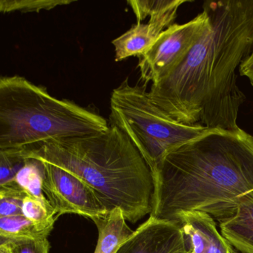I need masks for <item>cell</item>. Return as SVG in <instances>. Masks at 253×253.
I'll return each instance as SVG.
<instances>
[{"instance_id":"obj_1","label":"cell","mask_w":253,"mask_h":253,"mask_svg":"<svg viewBox=\"0 0 253 253\" xmlns=\"http://www.w3.org/2000/svg\"><path fill=\"white\" fill-rule=\"evenodd\" d=\"M204 35L180 66L149 91L173 119L208 128H238L245 94L237 69L253 51V0L207 1Z\"/></svg>"},{"instance_id":"obj_2","label":"cell","mask_w":253,"mask_h":253,"mask_svg":"<svg viewBox=\"0 0 253 253\" xmlns=\"http://www.w3.org/2000/svg\"><path fill=\"white\" fill-rule=\"evenodd\" d=\"M150 216L176 221L183 211L219 223L253 196V136L242 128H207L169 152L152 172Z\"/></svg>"},{"instance_id":"obj_3","label":"cell","mask_w":253,"mask_h":253,"mask_svg":"<svg viewBox=\"0 0 253 253\" xmlns=\"http://www.w3.org/2000/svg\"><path fill=\"white\" fill-rule=\"evenodd\" d=\"M63 169L86 183L109 212L118 208L137 223L152 210L153 177L128 136L116 126L86 137L51 140L19 151Z\"/></svg>"},{"instance_id":"obj_4","label":"cell","mask_w":253,"mask_h":253,"mask_svg":"<svg viewBox=\"0 0 253 253\" xmlns=\"http://www.w3.org/2000/svg\"><path fill=\"white\" fill-rule=\"evenodd\" d=\"M109 128L103 117L71 100L56 98L24 77L0 78V150H24Z\"/></svg>"},{"instance_id":"obj_5","label":"cell","mask_w":253,"mask_h":253,"mask_svg":"<svg viewBox=\"0 0 253 253\" xmlns=\"http://www.w3.org/2000/svg\"><path fill=\"white\" fill-rule=\"evenodd\" d=\"M110 109L112 125L128 136L152 172L169 152L208 128L173 119L151 100L146 85H131L128 78L112 91Z\"/></svg>"},{"instance_id":"obj_6","label":"cell","mask_w":253,"mask_h":253,"mask_svg":"<svg viewBox=\"0 0 253 253\" xmlns=\"http://www.w3.org/2000/svg\"><path fill=\"white\" fill-rule=\"evenodd\" d=\"M208 15L203 10L188 23H174L166 29L139 57L140 79L156 84L175 70L187 57L197 41L201 38L208 26Z\"/></svg>"},{"instance_id":"obj_7","label":"cell","mask_w":253,"mask_h":253,"mask_svg":"<svg viewBox=\"0 0 253 253\" xmlns=\"http://www.w3.org/2000/svg\"><path fill=\"white\" fill-rule=\"evenodd\" d=\"M43 163V192L57 218L62 214H78L93 220L109 213L86 183L60 167Z\"/></svg>"},{"instance_id":"obj_8","label":"cell","mask_w":253,"mask_h":253,"mask_svg":"<svg viewBox=\"0 0 253 253\" xmlns=\"http://www.w3.org/2000/svg\"><path fill=\"white\" fill-rule=\"evenodd\" d=\"M189 0H144L140 5L142 15L149 18L147 23H137L124 35L112 41L115 61L143 55L159 35L174 24L177 10Z\"/></svg>"},{"instance_id":"obj_9","label":"cell","mask_w":253,"mask_h":253,"mask_svg":"<svg viewBox=\"0 0 253 253\" xmlns=\"http://www.w3.org/2000/svg\"><path fill=\"white\" fill-rule=\"evenodd\" d=\"M116 253H189L180 222L149 216Z\"/></svg>"},{"instance_id":"obj_10","label":"cell","mask_w":253,"mask_h":253,"mask_svg":"<svg viewBox=\"0 0 253 253\" xmlns=\"http://www.w3.org/2000/svg\"><path fill=\"white\" fill-rule=\"evenodd\" d=\"M189 253H232V246L217 231L215 220L201 211H183L177 216Z\"/></svg>"},{"instance_id":"obj_11","label":"cell","mask_w":253,"mask_h":253,"mask_svg":"<svg viewBox=\"0 0 253 253\" xmlns=\"http://www.w3.org/2000/svg\"><path fill=\"white\" fill-rule=\"evenodd\" d=\"M220 233L241 253H253V196L243 200L235 214L220 223Z\"/></svg>"},{"instance_id":"obj_12","label":"cell","mask_w":253,"mask_h":253,"mask_svg":"<svg viewBox=\"0 0 253 253\" xmlns=\"http://www.w3.org/2000/svg\"><path fill=\"white\" fill-rule=\"evenodd\" d=\"M98 230V240L94 253H116L121 245L132 235L120 209L116 208L103 217L93 220Z\"/></svg>"},{"instance_id":"obj_13","label":"cell","mask_w":253,"mask_h":253,"mask_svg":"<svg viewBox=\"0 0 253 253\" xmlns=\"http://www.w3.org/2000/svg\"><path fill=\"white\" fill-rule=\"evenodd\" d=\"M44 163L35 158H26V164L17 173L14 182L26 195L52 208L44 194Z\"/></svg>"},{"instance_id":"obj_14","label":"cell","mask_w":253,"mask_h":253,"mask_svg":"<svg viewBox=\"0 0 253 253\" xmlns=\"http://www.w3.org/2000/svg\"><path fill=\"white\" fill-rule=\"evenodd\" d=\"M49 235L25 216L0 217V241L46 239Z\"/></svg>"},{"instance_id":"obj_15","label":"cell","mask_w":253,"mask_h":253,"mask_svg":"<svg viewBox=\"0 0 253 253\" xmlns=\"http://www.w3.org/2000/svg\"><path fill=\"white\" fill-rule=\"evenodd\" d=\"M22 212L41 230L50 234L54 229L57 219L55 212L52 208L47 207L41 201L27 195L23 201Z\"/></svg>"},{"instance_id":"obj_16","label":"cell","mask_w":253,"mask_h":253,"mask_svg":"<svg viewBox=\"0 0 253 253\" xmlns=\"http://www.w3.org/2000/svg\"><path fill=\"white\" fill-rule=\"evenodd\" d=\"M76 1L74 0H1L0 11L11 13L20 11L22 13L40 12L49 11L58 6L67 5Z\"/></svg>"},{"instance_id":"obj_17","label":"cell","mask_w":253,"mask_h":253,"mask_svg":"<svg viewBox=\"0 0 253 253\" xmlns=\"http://www.w3.org/2000/svg\"><path fill=\"white\" fill-rule=\"evenodd\" d=\"M26 196L15 182L0 186V217L23 215L22 208Z\"/></svg>"},{"instance_id":"obj_18","label":"cell","mask_w":253,"mask_h":253,"mask_svg":"<svg viewBox=\"0 0 253 253\" xmlns=\"http://www.w3.org/2000/svg\"><path fill=\"white\" fill-rule=\"evenodd\" d=\"M26 161L19 151L0 150V186L14 182Z\"/></svg>"},{"instance_id":"obj_19","label":"cell","mask_w":253,"mask_h":253,"mask_svg":"<svg viewBox=\"0 0 253 253\" xmlns=\"http://www.w3.org/2000/svg\"><path fill=\"white\" fill-rule=\"evenodd\" d=\"M8 244L14 253H49L50 244L46 239L0 241Z\"/></svg>"},{"instance_id":"obj_20","label":"cell","mask_w":253,"mask_h":253,"mask_svg":"<svg viewBox=\"0 0 253 253\" xmlns=\"http://www.w3.org/2000/svg\"><path fill=\"white\" fill-rule=\"evenodd\" d=\"M241 76L246 77L253 86V51L243 61L238 69Z\"/></svg>"},{"instance_id":"obj_21","label":"cell","mask_w":253,"mask_h":253,"mask_svg":"<svg viewBox=\"0 0 253 253\" xmlns=\"http://www.w3.org/2000/svg\"><path fill=\"white\" fill-rule=\"evenodd\" d=\"M0 253H14V252L8 244L1 243L0 244Z\"/></svg>"},{"instance_id":"obj_22","label":"cell","mask_w":253,"mask_h":253,"mask_svg":"<svg viewBox=\"0 0 253 253\" xmlns=\"http://www.w3.org/2000/svg\"><path fill=\"white\" fill-rule=\"evenodd\" d=\"M232 253H237V252L234 251V250H233V251L232 252Z\"/></svg>"}]
</instances>
